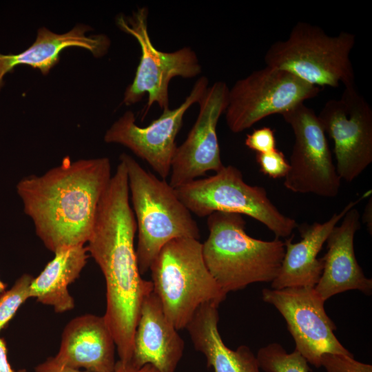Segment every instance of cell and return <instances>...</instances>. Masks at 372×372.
Instances as JSON below:
<instances>
[{"label": "cell", "instance_id": "obj_16", "mask_svg": "<svg viewBox=\"0 0 372 372\" xmlns=\"http://www.w3.org/2000/svg\"><path fill=\"white\" fill-rule=\"evenodd\" d=\"M178 331L152 291L141 307L130 364L137 368L150 364L158 372H175L185 347Z\"/></svg>", "mask_w": 372, "mask_h": 372}, {"label": "cell", "instance_id": "obj_27", "mask_svg": "<svg viewBox=\"0 0 372 372\" xmlns=\"http://www.w3.org/2000/svg\"><path fill=\"white\" fill-rule=\"evenodd\" d=\"M35 372H87L74 369L58 362L54 357H50L39 364L34 369Z\"/></svg>", "mask_w": 372, "mask_h": 372}, {"label": "cell", "instance_id": "obj_14", "mask_svg": "<svg viewBox=\"0 0 372 372\" xmlns=\"http://www.w3.org/2000/svg\"><path fill=\"white\" fill-rule=\"evenodd\" d=\"M229 89L224 81H216L198 102L196 120L186 139L177 146L172 159L169 174L172 187L187 184L207 172H216L224 166L216 127L227 105Z\"/></svg>", "mask_w": 372, "mask_h": 372}, {"label": "cell", "instance_id": "obj_9", "mask_svg": "<svg viewBox=\"0 0 372 372\" xmlns=\"http://www.w3.org/2000/svg\"><path fill=\"white\" fill-rule=\"evenodd\" d=\"M320 90L287 71L265 65L229 89L227 125L231 132H242L269 116L282 114L316 97Z\"/></svg>", "mask_w": 372, "mask_h": 372}, {"label": "cell", "instance_id": "obj_21", "mask_svg": "<svg viewBox=\"0 0 372 372\" xmlns=\"http://www.w3.org/2000/svg\"><path fill=\"white\" fill-rule=\"evenodd\" d=\"M54 254L52 260L32 280L30 298L61 313L75 307L68 287L79 277L90 255L85 245L61 249Z\"/></svg>", "mask_w": 372, "mask_h": 372}, {"label": "cell", "instance_id": "obj_19", "mask_svg": "<svg viewBox=\"0 0 372 372\" xmlns=\"http://www.w3.org/2000/svg\"><path fill=\"white\" fill-rule=\"evenodd\" d=\"M91 28L78 24L64 34L54 33L43 27L39 29L34 43L19 54L0 53V91L4 85L5 76L20 65L38 69L45 75L58 63L61 51L70 47L85 48L96 58L105 55L110 40L105 34L87 35Z\"/></svg>", "mask_w": 372, "mask_h": 372}, {"label": "cell", "instance_id": "obj_22", "mask_svg": "<svg viewBox=\"0 0 372 372\" xmlns=\"http://www.w3.org/2000/svg\"><path fill=\"white\" fill-rule=\"evenodd\" d=\"M256 356L260 369L265 372H309L307 360L296 350L287 353L273 342L260 348Z\"/></svg>", "mask_w": 372, "mask_h": 372}, {"label": "cell", "instance_id": "obj_31", "mask_svg": "<svg viewBox=\"0 0 372 372\" xmlns=\"http://www.w3.org/2000/svg\"><path fill=\"white\" fill-rule=\"evenodd\" d=\"M7 289V285L0 279V295L2 294Z\"/></svg>", "mask_w": 372, "mask_h": 372}, {"label": "cell", "instance_id": "obj_29", "mask_svg": "<svg viewBox=\"0 0 372 372\" xmlns=\"http://www.w3.org/2000/svg\"><path fill=\"white\" fill-rule=\"evenodd\" d=\"M0 372H15L8 361V349L3 338L0 337Z\"/></svg>", "mask_w": 372, "mask_h": 372}, {"label": "cell", "instance_id": "obj_6", "mask_svg": "<svg viewBox=\"0 0 372 372\" xmlns=\"http://www.w3.org/2000/svg\"><path fill=\"white\" fill-rule=\"evenodd\" d=\"M355 35L342 31L331 36L318 25L299 21L288 37L274 42L267 50V66L287 71L317 87L355 85L350 54Z\"/></svg>", "mask_w": 372, "mask_h": 372}, {"label": "cell", "instance_id": "obj_4", "mask_svg": "<svg viewBox=\"0 0 372 372\" xmlns=\"http://www.w3.org/2000/svg\"><path fill=\"white\" fill-rule=\"evenodd\" d=\"M119 160L127 170L138 231L136 254L140 273L143 275L149 271L165 245L180 238L199 240L200 230L169 183L146 171L125 153L120 155Z\"/></svg>", "mask_w": 372, "mask_h": 372}, {"label": "cell", "instance_id": "obj_32", "mask_svg": "<svg viewBox=\"0 0 372 372\" xmlns=\"http://www.w3.org/2000/svg\"><path fill=\"white\" fill-rule=\"evenodd\" d=\"M16 372H27V371L25 369H19V371H17Z\"/></svg>", "mask_w": 372, "mask_h": 372}, {"label": "cell", "instance_id": "obj_28", "mask_svg": "<svg viewBox=\"0 0 372 372\" xmlns=\"http://www.w3.org/2000/svg\"><path fill=\"white\" fill-rule=\"evenodd\" d=\"M114 372H158L153 366L146 364L137 368L130 363H123L120 360L116 361Z\"/></svg>", "mask_w": 372, "mask_h": 372}, {"label": "cell", "instance_id": "obj_13", "mask_svg": "<svg viewBox=\"0 0 372 372\" xmlns=\"http://www.w3.org/2000/svg\"><path fill=\"white\" fill-rule=\"evenodd\" d=\"M208 87V79L200 76L178 107L163 110L161 115L146 127L136 123L132 111L125 112L106 131L105 142L127 147L165 180L170 174L177 147L176 138L183 125L184 115L192 105L198 103Z\"/></svg>", "mask_w": 372, "mask_h": 372}, {"label": "cell", "instance_id": "obj_12", "mask_svg": "<svg viewBox=\"0 0 372 372\" xmlns=\"http://www.w3.org/2000/svg\"><path fill=\"white\" fill-rule=\"evenodd\" d=\"M262 296L282 316L294 340L295 350L308 363L319 368L325 354L353 355L335 335L336 326L325 311V301L314 287L264 289Z\"/></svg>", "mask_w": 372, "mask_h": 372}, {"label": "cell", "instance_id": "obj_3", "mask_svg": "<svg viewBox=\"0 0 372 372\" xmlns=\"http://www.w3.org/2000/svg\"><path fill=\"white\" fill-rule=\"evenodd\" d=\"M241 214L216 211L207 216L209 235L202 243L205 265L227 294L255 282H271L285 255V242L249 236Z\"/></svg>", "mask_w": 372, "mask_h": 372}, {"label": "cell", "instance_id": "obj_10", "mask_svg": "<svg viewBox=\"0 0 372 372\" xmlns=\"http://www.w3.org/2000/svg\"><path fill=\"white\" fill-rule=\"evenodd\" d=\"M281 115L295 137L284 186L294 193L337 196L341 179L318 114L302 103Z\"/></svg>", "mask_w": 372, "mask_h": 372}, {"label": "cell", "instance_id": "obj_15", "mask_svg": "<svg viewBox=\"0 0 372 372\" xmlns=\"http://www.w3.org/2000/svg\"><path fill=\"white\" fill-rule=\"evenodd\" d=\"M360 228V216L353 207L345 214L340 225L333 228L326 240L327 251L321 258L322 273L314 287L324 301L349 290L371 293L372 280L365 276L354 251V237Z\"/></svg>", "mask_w": 372, "mask_h": 372}, {"label": "cell", "instance_id": "obj_11", "mask_svg": "<svg viewBox=\"0 0 372 372\" xmlns=\"http://www.w3.org/2000/svg\"><path fill=\"white\" fill-rule=\"evenodd\" d=\"M334 143L336 172L352 182L372 163V109L355 85L344 87L340 99L326 102L318 114Z\"/></svg>", "mask_w": 372, "mask_h": 372}, {"label": "cell", "instance_id": "obj_17", "mask_svg": "<svg viewBox=\"0 0 372 372\" xmlns=\"http://www.w3.org/2000/svg\"><path fill=\"white\" fill-rule=\"evenodd\" d=\"M116 347L103 317L85 313L65 326L54 358L72 368L87 372H114Z\"/></svg>", "mask_w": 372, "mask_h": 372}, {"label": "cell", "instance_id": "obj_5", "mask_svg": "<svg viewBox=\"0 0 372 372\" xmlns=\"http://www.w3.org/2000/svg\"><path fill=\"white\" fill-rule=\"evenodd\" d=\"M153 291L178 330L185 329L200 307L219 305L225 293L209 271L199 240L174 239L165 245L149 267Z\"/></svg>", "mask_w": 372, "mask_h": 372}, {"label": "cell", "instance_id": "obj_18", "mask_svg": "<svg viewBox=\"0 0 372 372\" xmlns=\"http://www.w3.org/2000/svg\"><path fill=\"white\" fill-rule=\"evenodd\" d=\"M371 194L368 191L358 200L349 203L339 213L324 223H313L300 227L301 240L293 242V237L285 242V255L279 273L271 282V288L315 287L323 269L322 259L317 258L333 228L345 214Z\"/></svg>", "mask_w": 372, "mask_h": 372}, {"label": "cell", "instance_id": "obj_26", "mask_svg": "<svg viewBox=\"0 0 372 372\" xmlns=\"http://www.w3.org/2000/svg\"><path fill=\"white\" fill-rule=\"evenodd\" d=\"M245 145L256 154L267 153L276 149V141L273 130L269 127L254 130L247 135Z\"/></svg>", "mask_w": 372, "mask_h": 372}, {"label": "cell", "instance_id": "obj_8", "mask_svg": "<svg viewBox=\"0 0 372 372\" xmlns=\"http://www.w3.org/2000/svg\"><path fill=\"white\" fill-rule=\"evenodd\" d=\"M148 17L149 9L143 6L131 15L119 14L116 18L118 28L137 41L141 52L134 78L125 91L123 103L126 105L137 103L147 94L144 116L155 103L163 110L169 108V85L173 78H194L202 71L198 56L190 47L163 52L154 46L149 34Z\"/></svg>", "mask_w": 372, "mask_h": 372}, {"label": "cell", "instance_id": "obj_23", "mask_svg": "<svg viewBox=\"0 0 372 372\" xmlns=\"http://www.w3.org/2000/svg\"><path fill=\"white\" fill-rule=\"evenodd\" d=\"M34 277L21 275L9 289L0 295V331L15 316L17 311L30 298V285Z\"/></svg>", "mask_w": 372, "mask_h": 372}, {"label": "cell", "instance_id": "obj_24", "mask_svg": "<svg viewBox=\"0 0 372 372\" xmlns=\"http://www.w3.org/2000/svg\"><path fill=\"white\" fill-rule=\"evenodd\" d=\"M321 366L327 372H372V365L354 359L353 355L325 354Z\"/></svg>", "mask_w": 372, "mask_h": 372}, {"label": "cell", "instance_id": "obj_20", "mask_svg": "<svg viewBox=\"0 0 372 372\" xmlns=\"http://www.w3.org/2000/svg\"><path fill=\"white\" fill-rule=\"evenodd\" d=\"M217 305L207 303L196 311L186 327L195 349L204 355L214 372H260L256 356L249 347L228 348L219 333Z\"/></svg>", "mask_w": 372, "mask_h": 372}, {"label": "cell", "instance_id": "obj_2", "mask_svg": "<svg viewBox=\"0 0 372 372\" xmlns=\"http://www.w3.org/2000/svg\"><path fill=\"white\" fill-rule=\"evenodd\" d=\"M111 178L107 157L76 161L65 158L43 175L28 176L18 183L24 213L48 249L55 253L87 242Z\"/></svg>", "mask_w": 372, "mask_h": 372}, {"label": "cell", "instance_id": "obj_7", "mask_svg": "<svg viewBox=\"0 0 372 372\" xmlns=\"http://www.w3.org/2000/svg\"><path fill=\"white\" fill-rule=\"evenodd\" d=\"M174 189L189 211L199 217L216 211L245 214L266 226L277 238L289 236L298 227L293 218L272 203L264 187L246 183L241 172L233 165H224L214 176Z\"/></svg>", "mask_w": 372, "mask_h": 372}, {"label": "cell", "instance_id": "obj_1", "mask_svg": "<svg viewBox=\"0 0 372 372\" xmlns=\"http://www.w3.org/2000/svg\"><path fill=\"white\" fill-rule=\"evenodd\" d=\"M137 225L130 204L127 170L121 161L99 203L86 246L101 270L106 287L103 316L121 362L130 363L141 307L153 291L140 273L134 237Z\"/></svg>", "mask_w": 372, "mask_h": 372}, {"label": "cell", "instance_id": "obj_30", "mask_svg": "<svg viewBox=\"0 0 372 372\" xmlns=\"http://www.w3.org/2000/svg\"><path fill=\"white\" fill-rule=\"evenodd\" d=\"M372 203H371V197L370 198V201L368 202L366 204L364 214H363V218L362 221L363 223L366 225L367 229L369 231H370V234H371V230H372V220H371V213H372Z\"/></svg>", "mask_w": 372, "mask_h": 372}, {"label": "cell", "instance_id": "obj_25", "mask_svg": "<svg viewBox=\"0 0 372 372\" xmlns=\"http://www.w3.org/2000/svg\"><path fill=\"white\" fill-rule=\"evenodd\" d=\"M256 161L260 172L274 179L285 178L289 169L285 155L277 149L267 153L256 154Z\"/></svg>", "mask_w": 372, "mask_h": 372}]
</instances>
